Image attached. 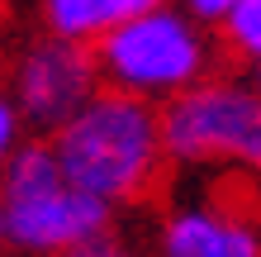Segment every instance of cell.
<instances>
[{"label": "cell", "instance_id": "8fae6325", "mask_svg": "<svg viewBox=\"0 0 261 257\" xmlns=\"http://www.w3.org/2000/svg\"><path fill=\"white\" fill-rule=\"evenodd\" d=\"M57 257H128V252H119L110 238H90V243H76V248H67V252H57Z\"/></svg>", "mask_w": 261, "mask_h": 257}, {"label": "cell", "instance_id": "ba28073f", "mask_svg": "<svg viewBox=\"0 0 261 257\" xmlns=\"http://www.w3.org/2000/svg\"><path fill=\"white\" fill-rule=\"evenodd\" d=\"M223 34H228V48L233 53L261 62V0H238L223 14Z\"/></svg>", "mask_w": 261, "mask_h": 257}, {"label": "cell", "instance_id": "5b68a950", "mask_svg": "<svg viewBox=\"0 0 261 257\" xmlns=\"http://www.w3.org/2000/svg\"><path fill=\"white\" fill-rule=\"evenodd\" d=\"M100 57L81 38H48L24 53L14 72V100L38 129H62L67 119L100 90Z\"/></svg>", "mask_w": 261, "mask_h": 257}, {"label": "cell", "instance_id": "7a4b0ae2", "mask_svg": "<svg viewBox=\"0 0 261 257\" xmlns=\"http://www.w3.org/2000/svg\"><path fill=\"white\" fill-rule=\"evenodd\" d=\"M0 205H5V233L34 252H67L110 229V200L71 186L53 143L19 148L5 162Z\"/></svg>", "mask_w": 261, "mask_h": 257}, {"label": "cell", "instance_id": "9c48e42d", "mask_svg": "<svg viewBox=\"0 0 261 257\" xmlns=\"http://www.w3.org/2000/svg\"><path fill=\"white\" fill-rule=\"evenodd\" d=\"M14 143H19V110L0 96V167L14 157Z\"/></svg>", "mask_w": 261, "mask_h": 257}, {"label": "cell", "instance_id": "30bf717a", "mask_svg": "<svg viewBox=\"0 0 261 257\" xmlns=\"http://www.w3.org/2000/svg\"><path fill=\"white\" fill-rule=\"evenodd\" d=\"M195 19H204V24H223V14L238 5V0H186Z\"/></svg>", "mask_w": 261, "mask_h": 257}, {"label": "cell", "instance_id": "52a82bcc", "mask_svg": "<svg viewBox=\"0 0 261 257\" xmlns=\"http://www.w3.org/2000/svg\"><path fill=\"white\" fill-rule=\"evenodd\" d=\"M166 5V0H48V24L53 34L62 38H81V43H95L100 34L119 29L133 14H147Z\"/></svg>", "mask_w": 261, "mask_h": 257}, {"label": "cell", "instance_id": "8992f818", "mask_svg": "<svg viewBox=\"0 0 261 257\" xmlns=\"http://www.w3.org/2000/svg\"><path fill=\"white\" fill-rule=\"evenodd\" d=\"M162 257H261V229L223 205L176 209L162 233Z\"/></svg>", "mask_w": 261, "mask_h": 257}, {"label": "cell", "instance_id": "7c38bea8", "mask_svg": "<svg viewBox=\"0 0 261 257\" xmlns=\"http://www.w3.org/2000/svg\"><path fill=\"white\" fill-rule=\"evenodd\" d=\"M0 233H5V205H0Z\"/></svg>", "mask_w": 261, "mask_h": 257}, {"label": "cell", "instance_id": "6da1fadb", "mask_svg": "<svg viewBox=\"0 0 261 257\" xmlns=\"http://www.w3.org/2000/svg\"><path fill=\"white\" fill-rule=\"evenodd\" d=\"M53 153L71 186L110 205L138 200L157 176L162 148V114L147 96L133 90H95L62 129H53Z\"/></svg>", "mask_w": 261, "mask_h": 257}, {"label": "cell", "instance_id": "3957f363", "mask_svg": "<svg viewBox=\"0 0 261 257\" xmlns=\"http://www.w3.org/2000/svg\"><path fill=\"white\" fill-rule=\"evenodd\" d=\"M95 57L105 81L133 96H176V90L195 86L209 67V48L199 29L176 10H147L133 14L119 29L95 38Z\"/></svg>", "mask_w": 261, "mask_h": 257}, {"label": "cell", "instance_id": "277c9868", "mask_svg": "<svg viewBox=\"0 0 261 257\" xmlns=\"http://www.w3.org/2000/svg\"><path fill=\"white\" fill-rule=\"evenodd\" d=\"M162 148L176 162L233 157L261 176V96L228 81L176 90L162 110Z\"/></svg>", "mask_w": 261, "mask_h": 257}, {"label": "cell", "instance_id": "4fadbf2b", "mask_svg": "<svg viewBox=\"0 0 261 257\" xmlns=\"http://www.w3.org/2000/svg\"><path fill=\"white\" fill-rule=\"evenodd\" d=\"M256 86H261V67H256Z\"/></svg>", "mask_w": 261, "mask_h": 257}]
</instances>
